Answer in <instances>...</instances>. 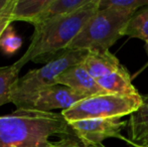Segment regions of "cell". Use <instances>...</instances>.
Segmentation results:
<instances>
[{"mask_svg": "<svg viewBox=\"0 0 148 147\" xmlns=\"http://www.w3.org/2000/svg\"><path fill=\"white\" fill-rule=\"evenodd\" d=\"M22 45V39L15 34V30L10 24L0 37V49L5 55H14Z\"/></svg>", "mask_w": 148, "mask_h": 147, "instance_id": "cell-16", "label": "cell"}, {"mask_svg": "<svg viewBox=\"0 0 148 147\" xmlns=\"http://www.w3.org/2000/svg\"><path fill=\"white\" fill-rule=\"evenodd\" d=\"M57 84L69 87L81 94L86 95L87 97L110 94L106 92L99 85L98 81L88 73L83 64L74 66L66 70L57 79Z\"/></svg>", "mask_w": 148, "mask_h": 147, "instance_id": "cell-8", "label": "cell"}, {"mask_svg": "<svg viewBox=\"0 0 148 147\" xmlns=\"http://www.w3.org/2000/svg\"><path fill=\"white\" fill-rule=\"evenodd\" d=\"M126 142H128L129 144H131L133 147H148V146H144V145H142V144H140V143H134V142H132V141H130V140H128V139H126L125 140Z\"/></svg>", "mask_w": 148, "mask_h": 147, "instance_id": "cell-21", "label": "cell"}, {"mask_svg": "<svg viewBox=\"0 0 148 147\" xmlns=\"http://www.w3.org/2000/svg\"><path fill=\"white\" fill-rule=\"evenodd\" d=\"M93 147H104L103 145H98V146H93Z\"/></svg>", "mask_w": 148, "mask_h": 147, "instance_id": "cell-24", "label": "cell"}, {"mask_svg": "<svg viewBox=\"0 0 148 147\" xmlns=\"http://www.w3.org/2000/svg\"><path fill=\"white\" fill-rule=\"evenodd\" d=\"M142 98V105L130 115L127 126L130 141L134 143H140L148 134V95Z\"/></svg>", "mask_w": 148, "mask_h": 147, "instance_id": "cell-13", "label": "cell"}, {"mask_svg": "<svg viewBox=\"0 0 148 147\" xmlns=\"http://www.w3.org/2000/svg\"><path fill=\"white\" fill-rule=\"evenodd\" d=\"M82 64L97 81L114 73L122 66L110 51H90Z\"/></svg>", "mask_w": 148, "mask_h": 147, "instance_id": "cell-9", "label": "cell"}, {"mask_svg": "<svg viewBox=\"0 0 148 147\" xmlns=\"http://www.w3.org/2000/svg\"><path fill=\"white\" fill-rule=\"evenodd\" d=\"M9 2H10V0H0V14L3 11L4 8L9 4Z\"/></svg>", "mask_w": 148, "mask_h": 147, "instance_id": "cell-20", "label": "cell"}, {"mask_svg": "<svg viewBox=\"0 0 148 147\" xmlns=\"http://www.w3.org/2000/svg\"><path fill=\"white\" fill-rule=\"evenodd\" d=\"M145 47H146V51H147V53H148V40L146 41V45H145Z\"/></svg>", "mask_w": 148, "mask_h": 147, "instance_id": "cell-23", "label": "cell"}, {"mask_svg": "<svg viewBox=\"0 0 148 147\" xmlns=\"http://www.w3.org/2000/svg\"><path fill=\"white\" fill-rule=\"evenodd\" d=\"M20 70L12 64L10 66L0 67V107L12 103L11 94L17 83Z\"/></svg>", "mask_w": 148, "mask_h": 147, "instance_id": "cell-14", "label": "cell"}, {"mask_svg": "<svg viewBox=\"0 0 148 147\" xmlns=\"http://www.w3.org/2000/svg\"><path fill=\"white\" fill-rule=\"evenodd\" d=\"M142 102L141 95H96L80 101L66 110H62V115L69 123L94 118H122L138 110Z\"/></svg>", "mask_w": 148, "mask_h": 147, "instance_id": "cell-5", "label": "cell"}, {"mask_svg": "<svg viewBox=\"0 0 148 147\" xmlns=\"http://www.w3.org/2000/svg\"><path fill=\"white\" fill-rule=\"evenodd\" d=\"M140 144H142V145H144V146H148V134L146 135V137L140 142Z\"/></svg>", "mask_w": 148, "mask_h": 147, "instance_id": "cell-22", "label": "cell"}, {"mask_svg": "<svg viewBox=\"0 0 148 147\" xmlns=\"http://www.w3.org/2000/svg\"><path fill=\"white\" fill-rule=\"evenodd\" d=\"M89 51L66 49L39 69L31 70L19 78L11 94L16 109H33V101L42 89L57 84V79L74 66L83 63Z\"/></svg>", "mask_w": 148, "mask_h": 147, "instance_id": "cell-3", "label": "cell"}, {"mask_svg": "<svg viewBox=\"0 0 148 147\" xmlns=\"http://www.w3.org/2000/svg\"><path fill=\"white\" fill-rule=\"evenodd\" d=\"M55 135L75 136L62 113L16 109L0 117V147H49Z\"/></svg>", "mask_w": 148, "mask_h": 147, "instance_id": "cell-1", "label": "cell"}, {"mask_svg": "<svg viewBox=\"0 0 148 147\" xmlns=\"http://www.w3.org/2000/svg\"><path fill=\"white\" fill-rule=\"evenodd\" d=\"M124 36L139 38L145 42L148 40V6L132 16L123 30Z\"/></svg>", "mask_w": 148, "mask_h": 147, "instance_id": "cell-15", "label": "cell"}, {"mask_svg": "<svg viewBox=\"0 0 148 147\" xmlns=\"http://www.w3.org/2000/svg\"><path fill=\"white\" fill-rule=\"evenodd\" d=\"M133 15L134 12L100 8L66 49L109 51L123 36V30Z\"/></svg>", "mask_w": 148, "mask_h": 147, "instance_id": "cell-4", "label": "cell"}, {"mask_svg": "<svg viewBox=\"0 0 148 147\" xmlns=\"http://www.w3.org/2000/svg\"><path fill=\"white\" fill-rule=\"evenodd\" d=\"M99 9L100 0H89L76 11L35 27L28 49L13 65L21 70L30 61L45 64L51 62L68 49Z\"/></svg>", "mask_w": 148, "mask_h": 147, "instance_id": "cell-2", "label": "cell"}, {"mask_svg": "<svg viewBox=\"0 0 148 147\" xmlns=\"http://www.w3.org/2000/svg\"><path fill=\"white\" fill-rule=\"evenodd\" d=\"M76 138L77 137H73V136L64 137L59 141H53V144L49 147H85Z\"/></svg>", "mask_w": 148, "mask_h": 147, "instance_id": "cell-19", "label": "cell"}, {"mask_svg": "<svg viewBox=\"0 0 148 147\" xmlns=\"http://www.w3.org/2000/svg\"><path fill=\"white\" fill-rule=\"evenodd\" d=\"M14 3H15V0H10L9 4L6 6L3 9V11L0 14V37H1L2 34L4 32V30L12 23V9H13Z\"/></svg>", "mask_w": 148, "mask_h": 147, "instance_id": "cell-18", "label": "cell"}, {"mask_svg": "<svg viewBox=\"0 0 148 147\" xmlns=\"http://www.w3.org/2000/svg\"><path fill=\"white\" fill-rule=\"evenodd\" d=\"M88 2L89 0H51L45 9L34 22L33 26L34 28L39 27L55 18L72 13Z\"/></svg>", "mask_w": 148, "mask_h": 147, "instance_id": "cell-11", "label": "cell"}, {"mask_svg": "<svg viewBox=\"0 0 148 147\" xmlns=\"http://www.w3.org/2000/svg\"><path fill=\"white\" fill-rule=\"evenodd\" d=\"M51 0H15L11 17L12 21H26L34 24Z\"/></svg>", "mask_w": 148, "mask_h": 147, "instance_id": "cell-12", "label": "cell"}, {"mask_svg": "<svg viewBox=\"0 0 148 147\" xmlns=\"http://www.w3.org/2000/svg\"><path fill=\"white\" fill-rule=\"evenodd\" d=\"M89 98L64 85H53L37 93L33 101V109L42 112H53L56 109L71 108L80 101Z\"/></svg>", "mask_w": 148, "mask_h": 147, "instance_id": "cell-7", "label": "cell"}, {"mask_svg": "<svg viewBox=\"0 0 148 147\" xmlns=\"http://www.w3.org/2000/svg\"><path fill=\"white\" fill-rule=\"evenodd\" d=\"M143 6H148V0H100V8H112L127 12H135Z\"/></svg>", "mask_w": 148, "mask_h": 147, "instance_id": "cell-17", "label": "cell"}, {"mask_svg": "<svg viewBox=\"0 0 148 147\" xmlns=\"http://www.w3.org/2000/svg\"><path fill=\"white\" fill-rule=\"evenodd\" d=\"M98 83L106 92L110 94H118L124 96L140 95L132 84L130 74L123 65L114 73L98 80Z\"/></svg>", "mask_w": 148, "mask_h": 147, "instance_id": "cell-10", "label": "cell"}, {"mask_svg": "<svg viewBox=\"0 0 148 147\" xmlns=\"http://www.w3.org/2000/svg\"><path fill=\"white\" fill-rule=\"evenodd\" d=\"M70 126L77 139L85 147L101 145L108 138L126 140L122 130L128 126V121L121 118H94L70 122Z\"/></svg>", "mask_w": 148, "mask_h": 147, "instance_id": "cell-6", "label": "cell"}]
</instances>
